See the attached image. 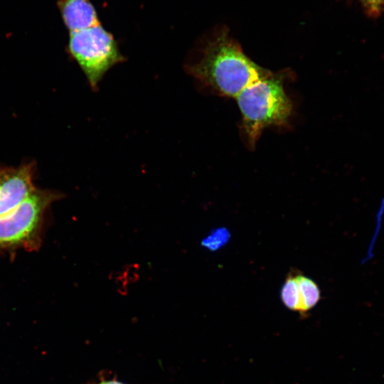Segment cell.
<instances>
[{"label": "cell", "mask_w": 384, "mask_h": 384, "mask_svg": "<svg viewBox=\"0 0 384 384\" xmlns=\"http://www.w3.org/2000/svg\"><path fill=\"white\" fill-rule=\"evenodd\" d=\"M186 70L213 94L234 98L271 72L254 63L237 44L224 36L209 43L199 58L186 65Z\"/></svg>", "instance_id": "6da1fadb"}, {"label": "cell", "mask_w": 384, "mask_h": 384, "mask_svg": "<svg viewBox=\"0 0 384 384\" xmlns=\"http://www.w3.org/2000/svg\"><path fill=\"white\" fill-rule=\"evenodd\" d=\"M285 77L284 72H270L235 97L241 114V134L250 149H255L265 129L289 122L292 105L284 87Z\"/></svg>", "instance_id": "7a4b0ae2"}, {"label": "cell", "mask_w": 384, "mask_h": 384, "mask_svg": "<svg viewBox=\"0 0 384 384\" xmlns=\"http://www.w3.org/2000/svg\"><path fill=\"white\" fill-rule=\"evenodd\" d=\"M63 194L37 189L11 212L0 217V247L8 250H38L41 243L44 214Z\"/></svg>", "instance_id": "3957f363"}, {"label": "cell", "mask_w": 384, "mask_h": 384, "mask_svg": "<svg viewBox=\"0 0 384 384\" xmlns=\"http://www.w3.org/2000/svg\"><path fill=\"white\" fill-rule=\"evenodd\" d=\"M68 51L94 90L110 68L124 61L114 37L100 24L70 32Z\"/></svg>", "instance_id": "277c9868"}, {"label": "cell", "mask_w": 384, "mask_h": 384, "mask_svg": "<svg viewBox=\"0 0 384 384\" xmlns=\"http://www.w3.org/2000/svg\"><path fill=\"white\" fill-rule=\"evenodd\" d=\"M33 163L0 166V217L19 206L38 189L33 183Z\"/></svg>", "instance_id": "5b68a950"}, {"label": "cell", "mask_w": 384, "mask_h": 384, "mask_svg": "<svg viewBox=\"0 0 384 384\" xmlns=\"http://www.w3.org/2000/svg\"><path fill=\"white\" fill-rule=\"evenodd\" d=\"M58 4L70 32L100 24L95 9L89 0H59Z\"/></svg>", "instance_id": "8992f818"}, {"label": "cell", "mask_w": 384, "mask_h": 384, "mask_svg": "<svg viewBox=\"0 0 384 384\" xmlns=\"http://www.w3.org/2000/svg\"><path fill=\"white\" fill-rule=\"evenodd\" d=\"M296 277L301 299L300 314H304L319 302L321 292L316 283L311 279L297 272Z\"/></svg>", "instance_id": "52a82bcc"}, {"label": "cell", "mask_w": 384, "mask_h": 384, "mask_svg": "<svg viewBox=\"0 0 384 384\" xmlns=\"http://www.w3.org/2000/svg\"><path fill=\"white\" fill-rule=\"evenodd\" d=\"M281 299L288 309L301 313L300 294L295 270L287 275L281 290Z\"/></svg>", "instance_id": "ba28073f"}, {"label": "cell", "mask_w": 384, "mask_h": 384, "mask_svg": "<svg viewBox=\"0 0 384 384\" xmlns=\"http://www.w3.org/2000/svg\"><path fill=\"white\" fill-rule=\"evenodd\" d=\"M229 237L227 229L217 228L201 240V245L210 251H215L228 242Z\"/></svg>", "instance_id": "9c48e42d"}, {"label": "cell", "mask_w": 384, "mask_h": 384, "mask_svg": "<svg viewBox=\"0 0 384 384\" xmlns=\"http://www.w3.org/2000/svg\"><path fill=\"white\" fill-rule=\"evenodd\" d=\"M383 213H384V201L381 203V206L380 207L379 213H378V215H377V217L378 218L377 219L378 224L375 226L376 229L375 230V233L373 235V239L370 240V246L368 250L367 256L363 260L364 262H366V260H371L372 257L373 256L372 250L373 248V245L378 235Z\"/></svg>", "instance_id": "30bf717a"}, {"label": "cell", "mask_w": 384, "mask_h": 384, "mask_svg": "<svg viewBox=\"0 0 384 384\" xmlns=\"http://www.w3.org/2000/svg\"><path fill=\"white\" fill-rule=\"evenodd\" d=\"M371 14H379L384 9V0H360Z\"/></svg>", "instance_id": "8fae6325"}, {"label": "cell", "mask_w": 384, "mask_h": 384, "mask_svg": "<svg viewBox=\"0 0 384 384\" xmlns=\"http://www.w3.org/2000/svg\"><path fill=\"white\" fill-rule=\"evenodd\" d=\"M97 384H126L115 379L112 380H102Z\"/></svg>", "instance_id": "7c38bea8"}]
</instances>
